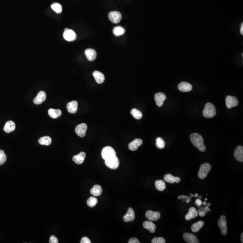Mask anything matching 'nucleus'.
<instances>
[{"label": "nucleus", "instance_id": "nucleus-1", "mask_svg": "<svg viewBox=\"0 0 243 243\" xmlns=\"http://www.w3.org/2000/svg\"><path fill=\"white\" fill-rule=\"evenodd\" d=\"M191 142L195 147H197L199 151L204 152L206 151V147L204 144V140L202 136L197 133H194L192 134L190 136Z\"/></svg>", "mask_w": 243, "mask_h": 243}, {"label": "nucleus", "instance_id": "nucleus-2", "mask_svg": "<svg viewBox=\"0 0 243 243\" xmlns=\"http://www.w3.org/2000/svg\"><path fill=\"white\" fill-rule=\"evenodd\" d=\"M216 114V109L214 105L210 102L206 104L203 112L204 117L206 118H212L215 116Z\"/></svg>", "mask_w": 243, "mask_h": 243}, {"label": "nucleus", "instance_id": "nucleus-3", "mask_svg": "<svg viewBox=\"0 0 243 243\" xmlns=\"http://www.w3.org/2000/svg\"><path fill=\"white\" fill-rule=\"evenodd\" d=\"M101 155L103 159L106 160L116 156V153L111 146H106L102 150Z\"/></svg>", "mask_w": 243, "mask_h": 243}, {"label": "nucleus", "instance_id": "nucleus-4", "mask_svg": "<svg viewBox=\"0 0 243 243\" xmlns=\"http://www.w3.org/2000/svg\"><path fill=\"white\" fill-rule=\"evenodd\" d=\"M211 169V166L209 163L202 164L201 166L198 173V176L201 179H203L207 176L208 173Z\"/></svg>", "mask_w": 243, "mask_h": 243}, {"label": "nucleus", "instance_id": "nucleus-5", "mask_svg": "<svg viewBox=\"0 0 243 243\" xmlns=\"http://www.w3.org/2000/svg\"><path fill=\"white\" fill-rule=\"evenodd\" d=\"M218 226L221 229V232L223 235L227 234V227L226 218L225 216L223 215L220 217L218 221Z\"/></svg>", "mask_w": 243, "mask_h": 243}, {"label": "nucleus", "instance_id": "nucleus-6", "mask_svg": "<svg viewBox=\"0 0 243 243\" xmlns=\"http://www.w3.org/2000/svg\"><path fill=\"white\" fill-rule=\"evenodd\" d=\"M105 164L108 167L112 169H116L119 167L120 161L117 156L105 160Z\"/></svg>", "mask_w": 243, "mask_h": 243}, {"label": "nucleus", "instance_id": "nucleus-7", "mask_svg": "<svg viewBox=\"0 0 243 243\" xmlns=\"http://www.w3.org/2000/svg\"><path fill=\"white\" fill-rule=\"evenodd\" d=\"M63 37L65 40L72 42L76 40L77 35L74 31L66 28L64 30Z\"/></svg>", "mask_w": 243, "mask_h": 243}, {"label": "nucleus", "instance_id": "nucleus-8", "mask_svg": "<svg viewBox=\"0 0 243 243\" xmlns=\"http://www.w3.org/2000/svg\"><path fill=\"white\" fill-rule=\"evenodd\" d=\"M109 18L111 22L114 23H118L122 19L121 14L120 12L111 11L109 14Z\"/></svg>", "mask_w": 243, "mask_h": 243}, {"label": "nucleus", "instance_id": "nucleus-9", "mask_svg": "<svg viewBox=\"0 0 243 243\" xmlns=\"http://www.w3.org/2000/svg\"><path fill=\"white\" fill-rule=\"evenodd\" d=\"M238 101L236 97L228 95L226 98V104L228 109L236 107L238 104Z\"/></svg>", "mask_w": 243, "mask_h": 243}, {"label": "nucleus", "instance_id": "nucleus-10", "mask_svg": "<svg viewBox=\"0 0 243 243\" xmlns=\"http://www.w3.org/2000/svg\"><path fill=\"white\" fill-rule=\"evenodd\" d=\"M87 126L86 124L81 123L78 125L75 128V132L78 136L81 137H84L86 134Z\"/></svg>", "mask_w": 243, "mask_h": 243}, {"label": "nucleus", "instance_id": "nucleus-11", "mask_svg": "<svg viewBox=\"0 0 243 243\" xmlns=\"http://www.w3.org/2000/svg\"><path fill=\"white\" fill-rule=\"evenodd\" d=\"M184 240L188 243H199V240L196 236L190 233H185L183 235Z\"/></svg>", "mask_w": 243, "mask_h": 243}, {"label": "nucleus", "instance_id": "nucleus-12", "mask_svg": "<svg viewBox=\"0 0 243 243\" xmlns=\"http://www.w3.org/2000/svg\"><path fill=\"white\" fill-rule=\"evenodd\" d=\"M145 216L150 221H156L160 218L161 214L159 212L148 210L146 212Z\"/></svg>", "mask_w": 243, "mask_h": 243}, {"label": "nucleus", "instance_id": "nucleus-13", "mask_svg": "<svg viewBox=\"0 0 243 243\" xmlns=\"http://www.w3.org/2000/svg\"><path fill=\"white\" fill-rule=\"evenodd\" d=\"M166 99V96L162 92L157 93L154 95V100L157 106L161 107L164 104V101Z\"/></svg>", "mask_w": 243, "mask_h": 243}, {"label": "nucleus", "instance_id": "nucleus-14", "mask_svg": "<svg viewBox=\"0 0 243 243\" xmlns=\"http://www.w3.org/2000/svg\"><path fill=\"white\" fill-rule=\"evenodd\" d=\"M178 88L181 92H186L192 90V86L187 82H182L178 84Z\"/></svg>", "mask_w": 243, "mask_h": 243}, {"label": "nucleus", "instance_id": "nucleus-15", "mask_svg": "<svg viewBox=\"0 0 243 243\" xmlns=\"http://www.w3.org/2000/svg\"><path fill=\"white\" fill-rule=\"evenodd\" d=\"M135 218V213L132 207H129L127 210V213L123 217L124 221L125 222H129L133 221Z\"/></svg>", "mask_w": 243, "mask_h": 243}, {"label": "nucleus", "instance_id": "nucleus-16", "mask_svg": "<svg viewBox=\"0 0 243 243\" xmlns=\"http://www.w3.org/2000/svg\"><path fill=\"white\" fill-rule=\"evenodd\" d=\"M46 98V94L45 92L41 91L37 95V96L33 100V103L36 104H41L45 101Z\"/></svg>", "mask_w": 243, "mask_h": 243}, {"label": "nucleus", "instance_id": "nucleus-17", "mask_svg": "<svg viewBox=\"0 0 243 243\" xmlns=\"http://www.w3.org/2000/svg\"><path fill=\"white\" fill-rule=\"evenodd\" d=\"M78 103L77 101H73L68 103L67 109L68 112L71 114H75L78 111Z\"/></svg>", "mask_w": 243, "mask_h": 243}, {"label": "nucleus", "instance_id": "nucleus-18", "mask_svg": "<svg viewBox=\"0 0 243 243\" xmlns=\"http://www.w3.org/2000/svg\"><path fill=\"white\" fill-rule=\"evenodd\" d=\"M85 53L88 61H92L96 59L97 54L95 50L91 48L86 49L85 51Z\"/></svg>", "mask_w": 243, "mask_h": 243}, {"label": "nucleus", "instance_id": "nucleus-19", "mask_svg": "<svg viewBox=\"0 0 243 243\" xmlns=\"http://www.w3.org/2000/svg\"><path fill=\"white\" fill-rule=\"evenodd\" d=\"M235 158L238 161H243V147L242 146L239 145L235 149L234 154Z\"/></svg>", "mask_w": 243, "mask_h": 243}, {"label": "nucleus", "instance_id": "nucleus-20", "mask_svg": "<svg viewBox=\"0 0 243 243\" xmlns=\"http://www.w3.org/2000/svg\"><path fill=\"white\" fill-rule=\"evenodd\" d=\"M142 141L140 139H136L128 145V148L131 151H136L142 144Z\"/></svg>", "mask_w": 243, "mask_h": 243}, {"label": "nucleus", "instance_id": "nucleus-21", "mask_svg": "<svg viewBox=\"0 0 243 243\" xmlns=\"http://www.w3.org/2000/svg\"><path fill=\"white\" fill-rule=\"evenodd\" d=\"M164 180L170 183H179L181 181V179L178 176H174L171 174H167L165 175L164 176Z\"/></svg>", "mask_w": 243, "mask_h": 243}, {"label": "nucleus", "instance_id": "nucleus-22", "mask_svg": "<svg viewBox=\"0 0 243 243\" xmlns=\"http://www.w3.org/2000/svg\"><path fill=\"white\" fill-rule=\"evenodd\" d=\"M198 215V212L196 210V208L193 207H191L189 209L188 213L185 215V220L189 221V220H191L192 219H193V218L196 217H197Z\"/></svg>", "mask_w": 243, "mask_h": 243}, {"label": "nucleus", "instance_id": "nucleus-23", "mask_svg": "<svg viewBox=\"0 0 243 243\" xmlns=\"http://www.w3.org/2000/svg\"><path fill=\"white\" fill-rule=\"evenodd\" d=\"M86 156V155L85 153L82 152L79 154L73 156V160L77 164H81L84 161Z\"/></svg>", "mask_w": 243, "mask_h": 243}, {"label": "nucleus", "instance_id": "nucleus-24", "mask_svg": "<svg viewBox=\"0 0 243 243\" xmlns=\"http://www.w3.org/2000/svg\"><path fill=\"white\" fill-rule=\"evenodd\" d=\"M15 129V123L12 121H9L6 122V123L4 127V130L5 132L8 133L14 131Z\"/></svg>", "mask_w": 243, "mask_h": 243}, {"label": "nucleus", "instance_id": "nucleus-25", "mask_svg": "<svg viewBox=\"0 0 243 243\" xmlns=\"http://www.w3.org/2000/svg\"><path fill=\"white\" fill-rule=\"evenodd\" d=\"M143 226L145 229L149 230L151 233H154L156 230V226L151 221H145L143 223Z\"/></svg>", "mask_w": 243, "mask_h": 243}, {"label": "nucleus", "instance_id": "nucleus-26", "mask_svg": "<svg viewBox=\"0 0 243 243\" xmlns=\"http://www.w3.org/2000/svg\"><path fill=\"white\" fill-rule=\"evenodd\" d=\"M93 75L95 81L98 84H101L104 82L105 78L104 75L102 73L98 71H95L93 73Z\"/></svg>", "mask_w": 243, "mask_h": 243}, {"label": "nucleus", "instance_id": "nucleus-27", "mask_svg": "<svg viewBox=\"0 0 243 243\" xmlns=\"http://www.w3.org/2000/svg\"><path fill=\"white\" fill-rule=\"evenodd\" d=\"M48 113L50 117L54 119H57L62 114V112L61 110H55L53 109H49Z\"/></svg>", "mask_w": 243, "mask_h": 243}, {"label": "nucleus", "instance_id": "nucleus-28", "mask_svg": "<svg viewBox=\"0 0 243 243\" xmlns=\"http://www.w3.org/2000/svg\"><path fill=\"white\" fill-rule=\"evenodd\" d=\"M102 192V189L101 186L98 185H94L91 190V193L94 196H100Z\"/></svg>", "mask_w": 243, "mask_h": 243}, {"label": "nucleus", "instance_id": "nucleus-29", "mask_svg": "<svg viewBox=\"0 0 243 243\" xmlns=\"http://www.w3.org/2000/svg\"><path fill=\"white\" fill-rule=\"evenodd\" d=\"M204 223L203 221H198L195 223L193 224L191 227L192 231L193 232H199L201 229L202 227L204 226Z\"/></svg>", "mask_w": 243, "mask_h": 243}, {"label": "nucleus", "instance_id": "nucleus-30", "mask_svg": "<svg viewBox=\"0 0 243 243\" xmlns=\"http://www.w3.org/2000/svg\"><path fill=\"white\" fill-rule=\"evenodd\" d=\"M51 138L49 136L41 137L39 140V142L42 145H49L51 143Z\"/></svg>", "mask_w": 243, "mask_h": 243}, {"label": "nucleus", "instance_id": "nucleus-31", "mask_svg": "<svg viewBox=\"0 0 243 243\" xmlns=\"http://www.w3.org/2000/svg\"><path fill=\"white\" fill-rule=\"evenodd\" d=\"M155 185L157 190L160 192H163L165 189V183L162 180H157L155 182Z\"/></svg>", "mask_w": 243, "mask_h": 243}, {"label": "nucleus", "instance_id": "nucleus-32", "mask_svg": "<svg viewBox=\"0 0 243 243\" xmlns=\"http://www.w3.org/2000/svg\"><path fill=\"white\" fill-rule=\"evenodd\" d=\"M125 30L121 26L115 27L114 29L113 33L115 36H120L124 34Z\"/></svg>", "mask_w": 243, "mask_h": 243}, {"label": "nucleus", "instance_id": "nucleus-33", "mask_svg": "<svg viewBox=\"0 0 243 243\" xmlns=\"http://www.w3.org/2000/svg\"><path fill=\"white\" fill-rule=\"evenodd\" d=\"M131 114L132 116L136 120H140L142 117V114L139 110L133 109L131 111Z\"/></svg>", "mask_w": 243, "mask_h": 243}, {"label": "nucleus", "instance_id": "nucleus-34", "mask_svg": "<svg viewBox=\"0 0 243 243\" xmlns=\"http://www.w3.org/2000/svg\"><path fill=\"white\" fill-rule=\"evenodd\" d=\"M52 9L57 13L60 14L61 13L62 11V7L61 5L58 3H54L51 5Z\"/></svg>", "mask_w": 243, "mask_h": 243}, {"label": "nucleus", "instance_id": "nucleus-35", "mask_svg": "<svg viewBox=\"0 0 243 243\" xmlns=\"http://www.w3.org/2000/svg\"><path fill=\"white\" fill-rule=\"evenodd\" d=\"M98 202V200L95 197H91L87 201V204L90 207H93L96 205Z\"/></svg>", "mask_w": 243, "mask_h": 243}, {"label": "nucleus", "instance_id": "nucleus-36", "mask_svg": "<svg viewBox=\"0 0 243 243\" xmlns=\"http://www.w3.org/2000/svg\"><path fill=\"white\" fill-rule=\"evenodd\" d=\"M156 145L159 149H163L165 146V142L162 138L158 137L156 139Z\"/></svg>", "mask_w": 243, "mask_h": 243}, {"label": "nucleus", "instance_id": "nucleus-37", "mask_svg": "<svg viewBox=\"0 0 243 243\" xmlns=\"http://www.w3.org/2000/svg\"><path fill=\"white\" fill-rule=\"evenodd\" d=\"M6 155L3 150H0V165L3 164L6 160Z\"/></svg>", "mask_w": 243, "mask_h": 243}, {"label": "nucleus", "instance_id": "nucleus-38", "mask_svg": "<svg viewBox=\"0 0 243 243\" xmlns=\"http://www.w3.org/2000/svg\"><path fill=\"white\" fill-rule=\"evenodd\" d=\"M152 243H165L166 241L163 237H155L152 240Z\"/></svg>", "mask_w": 243, "mask_h": 243}, {"label": "nucleus", "instance_id": "nucleus-39", "mask_svg": "<svg viewBox=\"0 0 243 243\" xmlns=\"http://www.w3.org/2000/svg\"><path fill=\"white\" fill-rule=\"evenodd\" d=\"M58 239L54 235H51L50 237V240H49V243H58Z\"/></svg>", "mask_w": 243, "mask_h": 243}, {"label": "nucleus", "instance_id": "nucleus-40", "mask_svg": "<svg viewBox=\"0 0 243 243\" xmlns=\"http://www.w3.org/2000/svg\"><path fill=\"white\" fill-rule=\"evenodd\" d=\"M81 243H91V241L89 238L86 237H84L82 238L81 240Z\"/></svg>", "mask_w": 243, "mask_h": 243}, {"label": "nucleus", "instance_id": "nucleus-41", "mask_svg": "<svg viewBox=\"0 0 243 243\" xmlns=\"http://www.w3.org/2000/svg\"><path fill=\"white\" fill-rule=\"evenodd\" d=\"M129 243H140L139 240L136 238H132L129 240Z\"/></svg>", "mask_w": 243, "mask_h": 243}, {"label": "nucleus", "instance_id": "nucleus-42", "mask_svg": "<svg viewBox=\"0 0 243 243\" xmlns=\"http://www.w3.org/2000/svg\"><path fill=\"white\" fill-rule=\"evenodd\" d=\"M195 204L198 206V207H200L201 205L202 204V202L201 199H198L195 201Z\"/></svg>", "mask_w": 243, "mask_h": 243}, {"label": "nucleus", "instance_id": "nucleus-43", "mask_svg": "<svg viewBox=\"0 0 243 243\" xmlns=\"http://www.w3.org/2000/svg\"><path fill=\"white\" fill-rule=\"evenodd\" d=\"M178 199L180 200V199H182L183 201H184V199H188V198H192L191 197H188V196H186V195H180V196H178Z\"/></svg>", "mask_w": 243, "mask_h": 243}, {"label": "nucleus", "instance_id": "nucleus-44", "mask_svg": "<svg viewBox=\"0 0 243 243\" xmlns=\"http://www.w3.org/2000/svg\"><path fill=\"white\" fill-rule=\"evenodd\" d=\"M198 213L200 217H203L205 216V213L204 211H198Z\"/></svg>", "mask_w": 243, "mask_h": 243}, {"label": "nucleus", "instance_id": "nucleus-45", "mask_svg": "<svg viewBox=\"0 0 243 243\" xmlns=\"http://www.w3.org/2000/svg\"><path fill=\"white\" fill-rule=\"evenodd\" d=\"M241 35H243V23H242L241 26Z\"/></svg>", "mask_w": 243, "mask_h": 243}, {"label": "nucleus", "instance_id": "nucleus-46", "mask_svg": "<svg viewBox=\"0 0 243 243\" xmlns=\"http://www.w3.org/2000/svg\"><path fill=\"white\" fill-rule=\"evenodd\" d=\"M241 241L242 243H243V233L241 234Z\"/></svg>", "mask_w": 243, "mask_h": 243}, {"label": "nucleus", "instance_id": "nucleus-47", "mask_svg": "<svg viewBox=\"0 0 243 243\" xmlns=\"http://www.w3.org/2000/svg\"><path fill=\"white\" fill-rule=\"evenodd\" d=\"M191 198H188V199H186V202L187 203L190 202V200H191Z\"/></svg>", "mask_w": 243, "mask_h": 243}, {"label": "nucleus", "instance_id": "nucleus-48", "mask_svg": "<svg viewBox=\"0 0 243 243\" xmlns=\"http://www.w3.org/2000/svg\"><path fill=\"white\" fill-rule=\"evenodd\" d=\"M202 204L203 205H206L207 204V202H206L205 201H204V202L202 203Z\"/></svg>", "mask_w": 243, "mask_h": 243}, {"label": "nucleus", "instance_id": "nucleus-49", "mask_svg": "<svg viewBox=\"0 0 243 243\" xmlns=\"http://www.w3.org/2000/svg\"><path fill=\"white\" fill-rule=\"evenodd\" d=\"M198 196H199V195H198V194L196 193V194H195V197H198Z\"/></svg>", "mask_w": 243, "mask_h": 243}, {"label": "nucleus", "instance_id": "nucleus-50", "mask_svg": "<svg viewBox=\"0 0 243 243\" xmlns=\"http://www.w3.org/2000/svg\"><path fill=\"white\" fill-rule=\"evenodd\" d=\"M191 196H192V197H195L194 195L192 194H191Z\"/></svg>", "mask_w": 243, "mask_h": 243}, {"label": "nucleus", "instance_id": "nucleus-51", "mask_svg": "<svg viewBox=\"0 0 243 243\" xmlns=\"http://www.w3.org/2000/svg\"><path fill=\"white\" fill-rule=\"evenodd\" d=\"M198 197H199V198H200V199L202 198V196H198Z\"/></svg>", "mask_w": 243, "mask_h": 243}, {"label": "nucleus", "instance_id": "nucleus-52", "mask_svg": "<svg viewBox=\"0 0 243 243\" xmlns=\"http://www.w3.org/2000/svg\"><path fill=\"white\" fill-rule=\"evenodd\" d=\"M205 200V201H207V198H206Z\"/></svg>", "mask_w": 243, "mask_h": 243}]
</instances>
